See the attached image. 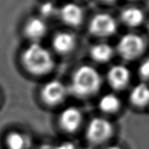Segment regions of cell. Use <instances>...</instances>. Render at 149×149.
Returning <instances> with one entry per match:
<instances>
[{
	"label": "cell",
	"mask_w": 149,
	"mask_h": 149,
	"mask_svg": "<svg viewBox=\"0 0 149 149\" xmlns=\"http://www.w3.org/2000/svg\"><path fill=\"white\" fill-rule=\"evenodd\" d=\"M22 62L26 71L35 75L48 74L55 66L51 52L39 42H32L25 49Z\"/></svg>",
	"instance_id": "obj_1"
},
{
	"label": "cell",
	"mask_w": 149,
	"mask_h": 149,
	"mask_svg": "<svg viewBox=\"0 0 149 149\" xmlns=\"http://www.w3.org/2000/svg\"><path fill=\"white\" fill-rule=\"evenodd\" d=\"M100 74L90 66H81L74 71L71 84V92L78 97H88L100 88Z\"/></svg>",
	"instance_id": "obj_2"
},
{
	"label": "cell",
	"mask_w": 149,
	"mask_h": 149,
	"mask_svg": "<svg viewBox=\"0 0 149 149\" xmlns=\"http://www.w3.org/2000/svg\"><path fill=\"white\" fill-rule=\"evenodd\" d=\"M117 30V23L111 15L98 13L92 17L88 25V31L96 37H108L114 35Z\"/></svg>",
	"instance_id": "obj_3"
},
{
	"label": "cell",
	"mask_w": 149,
	"mask_h": 149,
	"mask_svg": "<svg viewBox=\"0 0 149 149\" xmlns=\"http://www.w3.org/2000/svg\"><path fill=\"white\" fill-rule=\"evenodd\" d=\"M144 49V42L140 36L127 34L119 41L117 50L120 56L127 60L137 58Z\"/></svg>",
	"instance_id": "obj_4"
},
{
	"label": "cell",
	"mask_w": 149,
	"mask_h": 149,
	"mask_svg": "<svg viewBox=\"0 0 149 149\" xmlns=\"http://www.w3.org/2000/svg\"><path fill=\"white\" fill-rule=\"evenodd\" d=\"M112 131L109 121L103 118H95L88 124L86 137L91 143L99 144L105 142L111 136Z\"/></svg>",
	"instance_id": "obj_5"
},
{
	"label": "cell",
	"mask_w": 149,
	"mask_h": 149,
	"mask_svg": "<svg viewBox=\"0 0 149 149\" xmlns=\"http://www.w3.org/2000/svg\"><path fill=\"white\" fill-rule=\"evenodd\" d=\"M67 95V88L58 80H52L47 83L41 90L42 101L49 106L61 104Z\"/></svg>",
	"instance_id": "obj_6"
},
{
	"label": "cell",
	"mask_w": 149,
	"mask_h": 149,
	"mask_svg": "<svg viewBox=\"0 0 149 149\" xmlns=\"http://www.w3.org/2000/svg\"><path fill=\"white\" fill-rule=\"evenodd\" d=\"M58 15L63 23L75 27L79 26L84 20V10L76 3H68L58 8Z\"/></svg>",
	"instance_id": "obj_7"
},
{
	"label": "cell",
	"mask_w": 149,
	"mask_h": 149,
	"mask_svg": "<svg viewBox=\"0 0 149 149\" xmlns=\"http://www.w3.org/2000/svg\"><path fill=\"white\" fill-rule=\"evenodd\" d=\"M23 32L26 38L33 42H38L47 32L46 21L39 16L31 17L24 24Z\"/></svg>",
	"instance_id": "obj_8"
},
{
	"label": "cell",
	"mask_w": 149,
	"mask_h": 149,
	"mask_svg": "<svg viewBox=\"0 0 149 149\" xmlns=\"http://www.w3.org/2000/svg\"><path fill=\"white\" fill-rule=\"evenodd\" d=\"M83 120L82 113L77 107H69L63 111L59 116V124L67 132H75L80 126Z\"/></svg>",
	"instance_id": "obj_9"
},
{
	"label": "cell",
	"mask_w": 149,
	"mask_h": 149,
	"mask_svg": "<svg viewBox=\"0 0 149 149\" xmlns=\"http://www.w3.org/2000/svg\"><path fill=\"white\" fill-rule=\"evenodd\" d=\"M130 79L128 69L122 65H116L107 72V81L112 88L120 90L126 87Z\"/></svg>",
	"instance_id": "obj_10"
},
{
	"label": "cell",
	"mask_w": 149,
	"mask_h": 149,
	"mask_svg": "<svg viewBox=\"0 0 149 149\" xmlns=\"http://www.w3.org/2000/svg\"><path fill=\"white\" fill-rule=\"evenodd\" d=\"M76 45V40L72 34L61 31L55 34L52 39V46L55 51L60 54H68L73 51Z\"/></svg>",
	"instance_id": "obj_11"
},
{
	"label": "cell",
	"mask_w": 149,
	"mask_h": 149,
	"mask_svg": "<svg viewBox=\"0 0 149 149\" xmlns=\"http://www.w3.org/2000/svg\"><path fill=\"white\" fill-rule=\"evenodd\" d=\"M144 17L143 11L136 7H127L120 14L122 23L129 27H136L142 24Z\"/></svg>",
	"instance_id": "obj_12"
},
{
	"label": "cell",
	"mask_w": 149,
	"mask_h": 149,
	"mask_svg": "<svg viewBox=\"0 0 149 149\" xmlns=\"http://www.w3.org/2000/svg\"><path fill=\"white\" fill-rule=\"evenodd\" d=\"M130 100L137 107H143L149 103V87L145 84H139L132 88Z\"/></svg>",
	"instance_id": "obj_13"
},
{
	"label": "cell",
	"mask_w": 149,
	"mask_h": 149,
	"mask_svg": "<svg viewBox=\"0 0 149 149\" xmlns=\"http://www.w3.org/2000/svg\"><path fill=\"white\" fill-rule=\"evenodd\" d=\"M91 56L95 61L99 63H106L109 61L112 55H113V50L110 45L107 43H98L94 45L91 49Z\"/></svg>",
	"instance_id": "obj_14"
},
{
	"label": "cell",
	"mask_w": 149,
	"mask_h": 149,
	"mask_svg": "<svg viewBox=\"0 0 149 149\" xmlns=\"http://www.w3.org/2000/svg\"><path fill=\"white\" fill-rule=\"evenodd\" d=\"M6 145L8 149H27L30 140L23 133L12 132L6 137Z\"/></svg>",
	"instance_id": "obj_15"
},
{
	"label": "cell",
	"mask_w": 149,
	"mask_h": 149,
	"mask_svg": "<svg viewBox=\"0 0 149 149\" xmlns=\"http://www.w3.org/2000/svg\"><path fill=\"white\" fill-rule=\"evenodd\" d=\"M120 102L114 94H106L99 102V107L101 111L107 113H112L120 108Z\"/></svg>",
	"instance_id": "obj_16"
},
{
	"label": "cell",
	"mask_w": 149,
	"mask_h": 149,
	"mask_svg": "<svg viewBox=\"0 0 149 149\" xmlns=\"http://www.w3.org/2000/svg\"><path fill=\"white\" fill-rule=\"evenodd\" d=\"M39 17L45 20L46 19L52 18L56 15H58V8L56 7V5L52 2V0L46 1L39 6Z\"/></svg>",
	"instance_id": "obj_17"
},
{
	"label": "cell",
	"mask_w": 149,
	"mask_h": 149,
	"mask_svg": "<svg viewBox=\"0 0 149 149\" xmlns=\"http://www.w3.org/2000/svg\"><path fill=\"white\" fill-rule=\"evenodd\" d=\"M140 76L145 80H149V58L143 62L139 69Z\"/></svg>",
	"instance_id": "obj_18"
},
{
	"label": "cell",
	"mask_w": 149,
	"mask_h": 149,
	"mask_svg": "<svg viewBox=\"0 0 149 149\" xmlns=\"http://www.w3.org/2000/svg\"><path fill=\"white\" fill-rule=\"evenodd\" d=\"M52 149H75V147L72 143L64 142L55 148H52Z\"/></svg>",
	"instance_id": "obj_19"
},
{
	"label": "cell",
	"mask_w": 149,
	"mask_h": 149,
	"mask_svg": "<svg viewBox=\"0 0 149 149\" xmlns=\"http://www.w3.org/2000/svg\"><path fill=\"white\" fill-rule=\"evenodd\" d=\"M102 2H104L105 3H112L114 2H116V0H100Z\"/></svg>",
	"instance_id": "obj_20"
},
{
	"label": "cell",
	"mask_w": 149,
	"mask_h": 149,
	"mask_svg": "<svg viewBox=\"0 0 149 149\" xmlns=\"http://www.w3.org/2000/svg\"><path fill=\"white\" fill-rule=\"evenodd\" d=\"M106 149H122L120 148V147H118V146H111V147H108Z\"/></svg>",
	"instance_id": "obj_21"
},
{
	"label": "cell",
	"mask_w": 149,
	"mask_h": 149,
	"mask_svg": "<svg viewBox=\"0 0 149 149\" xmlns=\"http://www.w3.org/2000/svg\"><path fill=\"white\" fill-rule=\"evenodd\" d=\"M45 149H52V148H45Z\"/></svg>",
	"instance_id": "obj_22"
},
{
	"label": "cell",
	"mask_w": 149,
	"mask_h": 149,
	"mask_svg": "<svg viewBox=\"0 0 149 149\" xmlns=\"http://www.w3.org/2000/svg\"><path fill=\"white\" fill-rule=\"evenodd\" d=\"M132 1H135V0H132Z\"/></svg>",
	"instance_id": "obj_23"
}]
</instances>
